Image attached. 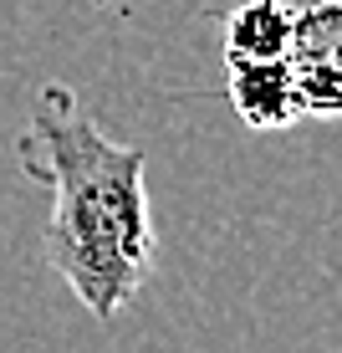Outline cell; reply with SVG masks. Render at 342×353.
<instances>
[{
  "label": "cell",
  "mask_w": 342,
  "mask_h": 353,
  "mask_svg": "<svg viewBox=\"0 0 342 353\" xmlns=\"http://www.w3.org/2000/svg\"><path fill=\"white\" fill-rule=\"evenodd\" d=\"M291 16H297V6H286V0H235L225 10V62L286 57Z\"/></svg>",
  "instance_id": "obj_4"
},
{
  "label": "cell",
  "mask_w": 342,
  "mask_h": 353,
  "mask_svg": "<svg viewBox=\"0 0 342 353\" xmlns=\"http://www.w3.org/2000/svg\"><path fill=\"white\" fill-rule=\"evenodd\" d=\"M26 179L52 190L46 261L97 323L138 297L153 272V200L149 154L107 139L103 123L77 108L67 82H46L16 139Z\"/></svg>",
  "instance_id": "obj_1"
},
{
  "label": "cell",
  "mask_w": 342,
  "mask_h": 353,
  "mask_svg": "<svg viewBox=\"0 0 342 353\" xmlns=\"http://www.w3.org/2000/svg\"><path fill=\"white\" fill-rule=\"evenodd\" d=\"M225 92H230L235 118L255 133L291 128L301 118V97H297V82L286 72V57H271V62H225Z\"/></svg>",
  "instance_id": "obj_3"
},
{
  "label": "cell",
  "mask_w": 342,
  "mask_h": 353,
  "mask_svg": "<svg viewBox=\"0 0 342 353\" xmlns=\"http://www.w3.org/2000/svg\"><path fill=\"white\" fill-rule=\"evenodd\" d=\"M286 72L301 118H342V0H307L291 16Z\"/></svg>",
  "instance_id": "obj_2"
}]
</instances>
